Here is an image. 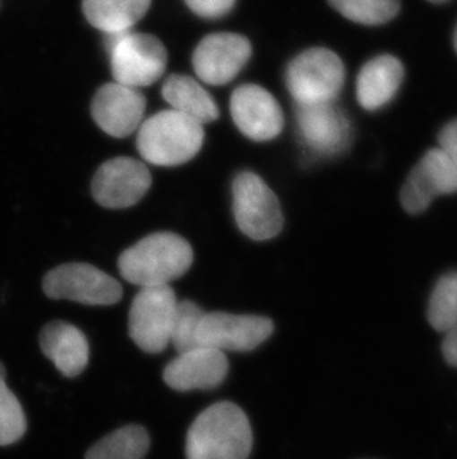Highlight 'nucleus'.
Returning a JSON list of instances; mask_svg holds the SVG:
<instances>
[{
    "instance_id": "2",
    "label": "nucleus",
    "mask_w": 457,
    "mask_h": 459,
    "mask_svg": "<svg viewBox=\"0 0 457 459\" xmlns=\"http://www.w3.org/2000/svg\"><path fill=\"white\" fill-rule=\"evenodd\" d=\"M194 264V250L180 235L156 232L126 248L117 262L122 277L140 287L168 286Z\"/></svg>"
},
{
    "instance_id": "26",
    "label": "nucleus",
    "mask_w": 457,
    "mask_h": 459,
    "mask_svg": "<svg viewBox=\"0 0 457 459\" xmlns=\"http://www.w3.org/2000/svg\"><path fill=\"white\" fill-rule=\"evenodd\" d=\"M192 13L203 18H220L233 8L237 0H185Z\"/></svg>"
},
{
    "instance_id": "20",
    "label": "nucleus",
    "mask_w": 457,
    "mask_h": 459,
    "mask_svg": "<svg viewBox=\"0 0 457 459\" xmlns=\"http://www.w3.org/2000/svg\"><path fill=\"white\" fill-rule=\"evenodd\" d=\"M151 0H83V15L95 29L110 33L130 31L146 15Z\"/></svg>"
},
{
    "instance_id": "11",
    "label": "nucleus",
    "mask_w": 457,
    "mask_h": 459,
    "mask_svg": "<svg viewBox=\"0 0 457 459\" xmlns=\"http://www.w3.org/2000/svg\"><path fill=\"white\" fill-rule=\"evenodd\" d=\"M298 135L311 153L332 156L341 153L350 142V122L332 103L296 104Z\"/></svg>"
},
{
    "instance_id": "29",
    "label": "nucleus",
    "mask_w": 457,
    "mask_h": 459,
    "mask_svg": "<svg viewBox=\"0 0 457 459\" xmlns=\"http://www.w3.org/2000/svg\"><path fill=\"white\" fill-rule=\"evenodd\" d=\"M429 2H432V4H444L447 0H429Z\"/></svg>"
},
{
    "instance_id": "22",
    "label": "nucleus",
    "mask_w": 457,
    "mask_h": 459,
    "mask_svg": "<svg viewBox=\"0 0 457 459\" xmlns=\"http://www.w3.org/2000/svg\"><path fill=\"white\" fill-rule=\"evenodd\" d=\"M429 325L441 333L457 325V271L440 277L432 290L427 311Z\"/></svg>"
},
{
    "instance_id": "3",
    "label": "nucleus",
    "mask_w": 457,
    "mask_h": 459,
    "mask_svg": "<svg viewBox=\"0 0 457 459\" xmlns=\"http://www.w3.org/2000/svg\"><path fill=\"white\" fill-rule=\"evenodd\" d=\"M203 139V126L171 108L142 122L137 149L142 160L151 164L176 167L198 155Z\"/></svg>"
},
{
    "instance_id": "19",
    "label": "nucleus",
    "mask_w": 457,
    "mask_h": 459,
    "mask_svg": "<svg viewBox=\"0 0 457 459\" xmlns=\"http://www.w3.org/2000/svg\"><path fill=\"white\" fill-rule=\"evenodd\" d=\"M162 96L173 110L201 126L216 121L220 115L216 101L203 85L185 74H171L162 87Z\"/></svg>"
},
{
    "instance_id": "15",
    "label": "nucleus",
    "mask_w": 457,
    "mask_h": 459,
    "mask_svg": "<svg viewBox=\"0 0 457 459\" xmlns=\"http://www.w3.org/2000/svg\"><path fill=\"white\" fill-rule=\"evenodd\" d=\"M146 99L137 88L108 82L99 88L91 104L95 124L106 134L124 139L140 128Z\"/></svg>"
},
{
    "instance_id": "6",
    "label": "nucleus",
    "mask_w": 457,
    "mask_h": 459,
    "mask_svg": "<svg viewBox=\"0 0 457 459\" xmlns=\"http://www.w3.org/2000/svg\"><path fill=\"white\" fill-rule=\"evenodd\" d=\"M237 228L254 241L275 238L284 228L280 201L263 178L251 171L237 174L232 185Z\"/></svg>"
},
{
    "instance_id": "23",
    "label": "nucleus",
    "mask_w": 457,
    "mask_h": 459,
    "mask_svg": "<svg viewBox=\"0 0 457 459\" xmlns=\"http://www.w3.org/2000/svg\"><path fill=\"white\" fill-rule=\"evenodd\" d=\"M337 13L364 26H380L397 17L400 0H328Z\"/></svg>"
},
{
    "instance_id": "16",
    "label": "nucleus",
    "mask_w": 457,
    "mask_h": 459,
    "mask_svg": "<svg viewBox=\"0 0 457 459\" xmlns=\"http://www.w3.org/2000/svg\"><path fill=\"white\" fill-rule=\"evenodd\" d=\"M228 361L225 352L198 347L178 354L164 370V381L176 391L212 390L228 377Z\"/></svg>"
},
{
    "instance_id": "13",
    "label": "nucleus",
    "mask_w": 457,
    "mask_h": 459,
    "mask_svg": "<svg viewBox=\"0 0 457 459\" xmlns=\"http://www.w3.org/2000/svg\"><path fill=\"white\" fill-rule=\"evenodd\" d=\"M233 122L254 142H269L284 128V113L275 97L255 83L237 87L230 97Z\"/></svg>"
},
{
    "instance_id": "4",
    "label": "nucleus",
    "mask_w": 457,
    "mask_h": 459,
    "mask_svg": "<svg viewBox=\"0 0 457 459\" xmlns=\"http://www.w3.org/2000/svg\"><path fill=\"white\" fill-rule=\"evenodd\" d=\"M115 81L131 88L149 87L165 74L168 52L164 44L146 33H110L104 38Z\"/></svg>"
},
{
    "instance_id": "18",
    "label": "nucleus",
    "mask_w": 457,
    "mask_h": 459,
    "mask_svg": "<svg viewBox=\"0 0 457 459\" xmlns=\"http://www.w3.org/2000/svg\"><path fill=\"white\" fill-rule=\"evenodd\" d=\"M404 81V65L397 56H379L368 61L357 78L359 106L375 112L393 100Z\"/></svg>"
},
{
    "instance_id": "5",
    "label": "nucleus",
    "mask_w": 457,
    "mask_h": 459,
    "mask_svg": "<svg viewBox=\"0 0 457 459\" xmlns=\"http://www.w3.org/2000/svg\"><path fill=\"white\" fill-rule=\"evenodd\" d=\"M285 82L296 104L332 103L345 85V65L330 49H306L289 61Z\"/></svg>"
},
{
    "instance_id": "17",
    "label": "nucleus",
    "mask_w": 457,
    "mask_h": 459,
    "mask_svg": "<svg viewBox=\"0 0 457 459\" xmlns=\"http://www.w3.org/2000/svg\"><path fill=\"white\" fill-rule=\"evenodd\" d=\"M40 350L56 364L58 372L76 377L87 368L90 345L85 334L67 321H51L39 334Z\"/></svg>"
},
{
    "instance_id": "21",
    "label": "nucleus",
    "mask_w": 457,
    "mask_h": 459,
    "mask_svg": "<svg viewBox=\"0 0 457 459\" xmlns=\"http://www.w3.org/2000/svg\"><path fill=\"white\" fill-rule=\"evenodd\" d=\"M151 437L140 425H125L113 431L88 451L85 459H144Z\"/></svg>"
},
{
    "instance_id": "24",
    "label": "nucleus",
    "mask_w": 457,
    "mask_h": 459,
    "mask_svg": "<svg viewBox=\"0 0 457 459\" xmlns=\"http://www.w3.org/2000/svg\"><path fill=\"white\" fill-rule=\"evenodd\" d=\"M26 431V413L17 395L6 385V368L0 361V446L20 442Z\"/></svg>"
},
{
    "instance_id": "10",
    "label": "nucleus",
    "mask_w": 457,
    "mask_h": 459,
    "mask_svg": "<svg viewBox=\"0 0 457 459\" xmlns=\"http://www.w3.org/2000/svg\"><path fill=\"white\" fill-rule=\"evenodd\" d=\"M146 165L134 158H113L104 162L92 178V196L101 207L128 208L137 204L151 189Z\"/></svg>"
},
{
    "instance_id": "7",
    "label": "nucleus",
    "mask_w": 457,
    "mask_h": 459,
    "mask_svg": "<svg viewBox=\"0 0 457 459\" xmlns=\"http://www.w3.org/2000/svg\"><path fill=\"white\" fill-rule=\"evenodd\" d=\"M177 298L169 286L142 287L130 307L128 330L137 347L160 354L171 343Z\"/></svg>"
},
{
    "instance_id": "30",
    "label": "nucleus",
    "mask_w": 457,
    "mask_h": 459,
    "mask_svg": "<svg viewBox=\"0 0 457 459\" xmlns=\"http://www.w3.org/2000/svg\"><path fill=\"white\" fill-rule=\"evenodd\" d=\"M454 48H456V52H457V27H456V31H454Z\"/></svg>"
},
{
    "instance_id": "14",
    "label": "nucleus",
    "mask_w": 457,
    "mask_h": 459,
    "mask_svg": "<svg viewBox=\"0 0 457 459\" xmlns=\"http://www.w3.org/2000/svg\"><path fill=\"white\" fill-rule=\"evenodd\" d=\"M457 192V169L441 149H432L414 167L401 191V204L407 212L418 214L436 196Z\"/></svg>"
},
{
    "instance_id": "9",
    "label": "nucleus",
    "mask_w": 457,
    "mask_h": 459,
    "mask_svg": "<svg viewBox=\"0 0 457 459\" xmlns=\"http://www.w3.org/2000/svg\"><path fill=\"white\" fill-rule=\"evenodd\" d=\"M273 333L268 316H237L228 312H210L203 316L198 330L201 347L217 351H253Z\"/></svg>"
},
{
    "instance_id": "25",
    "label": "nucleus",
    "mask_w": 457,
    "mask_h": 459,
    "mask_svg": "<svg viewBox=\"0 0 457 459\" xmlns=\"http://www.w3.org/2000/svg\"><path fill=\"white\" fill-rule=\"evenodd\" d=\"M205 312L192 300L177 302L171 327V343L178 354L201 347L198 341V330Z\"/></svg>"
},
{
    "instance_id": "28",
    "label": "nucleus",
    "mask_w": 457,
    "mask_h": 459,
    "mask_svg": "<svg viewBox=\"0 0 457 459\" xmlns=\"http://www.w3.org/2000/svg\"><path fill=\"white\" fill-rule=\"evenodd\" d=\"M444 334L441 351H443V356H444L447 364L457 368V325H454L453 329L445 332Z\"/></svg>"
},
{
    "instance_id": "27",
    "label": "nucleus",
    "mask_w": 457,
    "mask_h": 459,
    "mask_svg": "<svg viewBox=\"0 0 457 459\" xmlns=\"http://www.w3.org/2000/svg\"><path fill=\"white\" fill-rule=\"evenodd\" d=\"M440 149L457 169V119L447 124L441 131Z\"/></svg>"
},
{
    "instance_id": "12",
    "label": "nucleus",
    "mask_w": 457,
    "mask_h": 459,
    "mask_svg": "<svg viewBox=\"0 0 457 459\" xmlns=\"http://www.w3.org/2000/svg\"><path fill=\"white\" fill-rule=\"evenodd\" d=\"M251 54L253 48L246 36L214 33L199 42L192 63L203 82L208 85H226L246 67Z\"/></svg>"
},
{
    "instance_id": "8",
    "label": "nucleus",
    "mask_w": 457,
    "mask_h": 459,
    "mask_svg": "<svg viewBox=\"0 0 457 459\" xmlns=\"http://www.w3.org/2000/svg\"><path fill=\"white\" fill-rule=\"evenodd\" d=\"M42 289L49 299L72 300L92 307H108L122 299L117 280L92 264H65L51 269L44 277Z\"/></svg>"
},
{
    "instance_id": "1",
    "label": "nucleus",
    "mask_w": 457,
    "mask_h": 459,
    "mask_svg": "<svg viewBox=\"0 0 457 459\" xmlns=\"http://www.w3.org/2000/svg\"><path fill=\"white\" fill-rule=\"evenodd\" d=\"M253 431L246 411L230 402L212 404L190 425L187 459H248Z\"/></svg>"
}]
</instances>
